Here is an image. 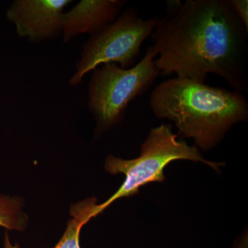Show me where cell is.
<instances>
[{
	"label": "cell",
	"mask_w": 248,
	"mask_h": 248,
	"mask_svg": "<svg viewBox=\"0 0 248 248\" xmlns=\"http://www.w3.org/2000/svg\"><path fill=\"white\" fill-rule=\"evenodd\" d=\"M248 36L228 0L168 1L151 35L155 66L162 76L202 83L213 73L246 92Z\"/></svg>",
	"instance_id": "cell-1"
},
{
	"label": "cell",
	"mask_w": 248,
	"mask_h": 248,
	"mask_svg": "<svg viewBox=\"0 0 248 248\" xmlns=\"http://www.w3.org/2000/svg\"><path fill=\"white\" fill-rule=\"evenodd\" d=\"M149 104L157 118L172 121L181 135L193 138L203 151L216 146L233 125L248 118L243 93L187 78L176 77L156 86Z\"/></svg>",
	"instance_id": "cell-2"
},
{
	"label": "cell",
	"mask_w": 248,
	"mask_h": 248,
	"mask_svg": "<svg viewBox=\"0 0 248 248\" xmlns=\"http://www.w3.org/2000/svg\"><path fill=\"white\" fill-rule=\"evenodd\" d=\"M181 159L200 161L215 170L223 165L205 160L198 148L177 140V135L172 133V127L168 124L151 129L141 145V155L136 159L124 160L114 156H108L106 170L112 174L122 173L125 179L120 188L107 202L101 205L96 204L93 218L115 201L136 195L140 187L150 183L164 182L166 166L173 161Z\"/></svg>",
	"instance_id": "cell-3"
},
{
	"label": "cell",
	"mask_w": 248,
	"mask_h": 248,
	"mask_svg": "<svg viewBox=\"0 0 248 248\" xmlns=\"http://www.w3.org/2000/svg\"><path fill=\"white\" fill-rule=\"evenodd\" d=\"M152 46L136 65L122 68L115 63L94 70L89 90V108L98 128L112 126L123 117L128 104L146 91L159 76Z\"/></svg>",
	"instance_id": "cell-4"
},
{
	"label": "cell",
	"mask_w": 248,
	"mask_h": 248,
	"mask_svg": "<svg viewBox=\"0 0 248 248\" xmlns=\"http://www.w3.org/2000/svg\"><path fill=\"white\" fill-rule=\"evenodd\" d=\"M157 20V17L142 19L133 8L121 13L115 22L85 42L69 84L73 86L81 84L86 73L100 65L115 63L122 68L133 67L140 56L142 44L151 36Z\"/></svg>",
	"instance_id": "cell-5"
},
{
	"label": "cell",
	"mask_w": 248,
	"mask_h": 248,
	"mask_svg": "<svg viewBox=\"0 0 248 248\" xmlns=\"http://www.w3.org/2000/svg\"><path fill=\"white\" fill-rule=\"evenodd\" d=\"M71 0H16L6 11L17 35L30 42L53 40L62 33V17Z\"/></svg>",
	"instance_id": "cell-6"
},
{
	"label": "cell",
	"mask_w": 248,
	"mask_h": 248,
	"mask_svg": "<svg viewBox=\"0 0 248 248\" xmlns=\"http://www.w3.org/2000/svg\"><path fill=\"white\" fill-rule=\"evenodd\" d=\"M126 4L123 0H82L62 17L63 42L79 34L97 33L115 22Z\"/></svg>",
	"instance_id": "cell-7"
},
{
	"label": "cell",
	"mask_w": 248,
	"mask_h": 248,
	"mask_svg": "<svg viewBox=\"0 0 248 248\" xmlns=\"http://www.w3.org/2000/svg\"><path fill=\"white\" fill-rule=\"evenodd\" d=\"M95 205L96 199L92 198L71 207V215L73 218L68 221L64 234L53 248H81L80 232L82 226L93 218V210Z\"/></svg>",
	"instance_id": "cell-8"
},
{
	"label": "cell",
	"mask_w": 248,
	"mask_h": 248,
	"mask_svg": "<svg viewBox=\"0 0 248 248\" xmlns=\"http://www.w3.org/2000/svg\"><path fill=\"white\" fill-rule=\"evenodd\" d=\"M22 206L20 199L0 195V226L9 231H24L27 217L23 213Z\"/></svg>",
	"instance_id": "cell-9"
},
{
	"label": "cell",
	"mask_w": 248,
	"mask_h": 248,
	"mask_svg": "<svg viewBox=\"0 0 248 248\" xmlns=\"http://www.w3.org/2000/svg\"><path fill=\"white\" fill-rule=\"evenodd\" d=\"M235 14L248 31V0H228Z\"/></svg>",
	"instance_id": "cell-10"
},
{
	"label": "cell",
	"mask_w": 248,
	"mask_h": 248,
	"mask_svg": "<svg viewBox=\"0 0 248 248\" xmlns=\"http://www.w3.org/2000/svg\"><path fill=\"white\" fill-rule=\"evenodd\" d=\"M4 248H20L19 244H16L13 245L10 241L9 234L7 232L5 233L4 240Z\"/></svg>",
	"instance_id": "cell-11"
}]
</instances>
